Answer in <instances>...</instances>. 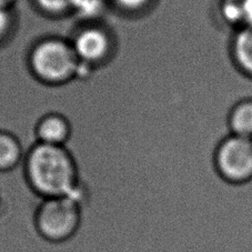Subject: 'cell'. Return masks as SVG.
I'll list each match as a JSON object with an SVG mask.
<instances>
[{"instance_id":"obj_1","label":"cell","mask_w":252,"mask_h":252,"mask_svg":"<svg viewBox=\"0 0 252 252\" xmlns=\"http://www.w3.org/2000/svg\"><path fill=\"white\" fill-rule=\"evenodd\" d=\"M24 173L30 188L43 199L69 195L82 203L86 197L76 158L64 146L37 142L25 156Z\"/></svg>"},{"instance_id":"obj_2","label":"cell","mask_w":252,"mask_h":252,"mask_svg":"<svg viewBox=\"0 0 252 252\" xmlns=\"http://www.w3.org/2000/svg\"><path fill=\"white\" fill-rule=\"evenodd\" d=\"M29 63L33 75L40 81L62 85L77 78L80 62L67 40L48 38L32 48Z\"/></svg>"},{"instance_id":"obj_3","label":"cell","mask_w":252,"mask_h":252,"mask_svg":"<svg viewBox=\"0 0 252 252\" xmlns=\"http://www.w3.org/2000/svg\"><path fill=\"white\" fill-rule=\"evenodd\" d=\"M81 206L69 195L43 199L34 214L37 232L53 243L69 240L80 227Z\"/></svg>"},{"instance_id":"obj_4","label":"cell","mask_w":252,"mask_h":252,"mask_svg":"<svg viewBox=\"0 0 252 252\" xmlns=\"http://www.w3.org/2000/svg\"><path fill=\"white\" fill-rule=\"evenodd\" d=\"M216 166L225 180H249L252 178V139L237 134L224 138L217 149Z\"/></svg>"},{"instance_id":"obj_5","label":"cell","mask_w":252,"mask_h":252,"mask_svg":"<svg viewBox=\"0 0 252 252\" xmlns=\"http://www.w3.org/2000/svg\"><path fill=\"white\" fill-rule=\"evenodd\" d=\"M71 43L79 62L90 66L101 62L110 48L108 34L102 29L95 27L78 30Z\"/></svg>"},{"instance_id":"obj_6","label":"cell","mask_w":252,"mask_h":252,"mask_svg":"<svg viewBox=\"0 0 252 252\" xmlns=\"http://www.w3.org/2000/svg\"><path fill=\"white\" fill-rule=\"evenodd\" d=\"M71 137V127L64 117L51 114L40 120L36 129L37 142L67 147Z\"/></svg>"},{"instance_id":"obj_7","label":"cell","mask_w":252,"mask_h":252,"mask_svg":"<svg viewBox=\"0 0 252 252\" xmlns=\"http://www.w3.org/2000/svg\"><path fill=\"white\" fill-rule=\"evenodd\" d=\"M25 156L18 139L6 131H0V172H8L18 167Z\"/></svg>"},{"instance_id":"obj_8","label":"cell","mask_w":252,"mask_h":252,"mask_svg":"<svg viewBox=\"0 0 252 252\" xmlns=\"http://www.w3.org/2000/svg\"><path fill=\"white\" fill-rule=\"evenodd\" d=\"M234 51L241 67L245 70L252 72V24L238 33Z\"/></svg>"},{"instance_id":"obj_9","label":"cell","mask_w":252,"mask_h":252,"mask_svg":"<svg viewBox=\"0 0 252 252\" xmlns=\"http://www.w3.org/2000/svg\"><path fill=\"white\" fill-rule=\"evenodd\" d=\"M234 134L252 139V102H245L234 109L231 116Z\"/></svg>"},{"instance_id":"obj_10","label":"cell","mask_w":252,"mask_h":252,"mask_svg":"<svg viewBox=\"0 0 252 252\" xmlns=\"http://www.w3.org/2000/svg\"><path fill=\"white\" fill-rule=\"evenodd\" d=\"M105 9V0H71L70 10L79 19H95Z\"/></svg>"},{"instance_id":"obj_11","label":"cell","mask_w":252,"mask_h":252,"mask_svg":"<svg viewBox=\"0 0 252 252\" xmlns=\"http://www.w3.org/2000/svg\"><path fill=\"white\" fill-rule=\"evenodd\" d=\"M33 2L41 11L53 16L70 11L71 6V0H33Z\"/></svg>"},{"instance_id":"obj_12","label":"cell","mask_w":252,"mask_h":252,"mask_svg":"<svg viewBox=\"0 0 252 252\" xmlns=\"http://www.w3.org/2000/svg\"><path fill=\"white\" fill-rule=\"evenodd\" d=\"M115 2L124 10H137L145 6L148 0H115Z\"/></svg>"},{"instance_id":"obj_13","label":"cell","mask_w":252,"mask_h":252,"mask_svg":"<svg viewBox=\"0 0 252 252\" xmlns=\"http://www.w3.org/2000/svg\"><path fill=\"white\" fill-rule=\"evenodd\" d=\"M9 17L7 10L0 9V37L7 32L8 26H9Z\"/></svg>"},{"instance_id":"obj_14","label":"cell","mask_w":252,"mask_h":252,"mask_svg":"<svg viewBox=\"0 0 252 252\" xmlns=\"http://www.w3.org/2000/svg\"><path fill=\"white\" fill-rule=\"evenodd\" d=\"M17 0H0V9L7 10L8 8H10Z\"/></svg>"}]
</instances>
